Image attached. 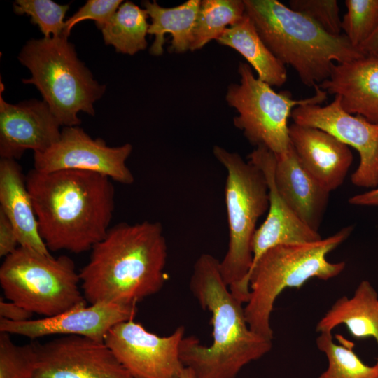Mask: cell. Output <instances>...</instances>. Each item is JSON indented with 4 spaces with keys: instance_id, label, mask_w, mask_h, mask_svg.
I'll return each mask as SVG.
<instances>
[{
    "instance_id": "cell-1",
    "label": "cell",
    "mask_w": 378,
    "mask_h": 378,
    "mask_svg": "<svg viewBox=\"0 0 378 378\" xmlns=\"http://www.w3.org/2000/svg\"><path fill=\"white\" fill-rule=\"evenodd\" d=\"M25 180L49 251L80 253L105 237L115 208L111 178L88 171L32 169Z\"/></svg>"
},
{
    "instance_id": "cell-35",
    "label": "cell",
    "mask_w": 378,
    "mask_h": 378,
    "mask_svg": "<svg viewBox=\"0 0 378 378\" xmlns=\"http://www.w3.org/2000/svg\"><path fill=\"white\" fill-rule=\"evenodd\" d=\"M374 49H378V27L370 38L360 48V50L362 52Z\"/></svg>"
},
{
    "instance_id": "cell-25",
    "label": "cell",
    "mask_w": 378,
    "mask_h": 378,
    "mask_svg": "<svg viewBox=\"0 0 378 378\" xmlns=\"http://www.w3.org/2000/svg\"><path fill=\"white\" fill-rule=\"evenodd\" d=\"M246 15L244 1H201L193 31L190 50L201 49L218 40L225 29L239 22Z\"/></svg>"
},
{
    "instance_id": "cell-9",
    "label": "cell",
    "mask_w": 378,
    "mask_h": 378,
    "mask_svg": "<svg viewBox=\"0 0 378 378\" xmlns=\"http://www.w3.org/2000/svg\"><path fill=\"white\" fill-rule=\"evenodd\" d=\"M239 84L227 88L225 99L238 115L233 119L236 127L253 146H264L276 155L286 154L291 147L288 120L297 106L321 104L328 93L318 85L315 94L295 99L290 92H275L272 86L253 75L249 64L240 62Z\"/></svg>"
},
{
    "instance_id": "cell-32",
    "label": "cell",
    "mask_w": 378,
    "mask_h": 378,
    "mask_svg": "<svg viewBox=\"0 0 378 378\" xmlns=\"http://www.w3.org/2000/svg\"><path fill=\"white\" fill-rule=\"evenodd\" d=\"M19 246L18 235L13 225L0 210V256L6 258Z\"/></svg>"
},
{
    "instance_id": "cell-30",
    "label": "cell",
    "mask_w": 378,
    "mask_h": 378,
    "mask_svg": "<svg viewBox=\"0 0 378 378\" xmlns=\"http://www.w3.org/2000/svg\"><path fill=\"white\" fill-rule=\"evenodd\" d=\"M290 8L309 18L326 32L340 35L342 20L337 0H290Z\"/></svg>"
},
{
    "instance_id": "cell-31",
    "label": "cell",
    "mask_w": 378,
    "mask_h": 378,
    "mask_svg": "<svg viewBox=\"0 0 378 378\" xmlns=\"http://www.w3.org/2000/svg\"><path fill=\"white\" fill-rule=\"evenodd\" d=\"M121 0H88L65 22L64 36L69 37L71 29L79 22L92 20L102 30L110 20L119 6Z\"/></svg>"
},
{
    "instance_id": "cell-14",
    "label": "cell",
    "mask_w": 378,
    "mask_h": 378,
    "mask_svg": "<svg viewBox=\"0 0 378 378\" xmlns=\"http://www.w3.org/2000/svg\"><path fill=\"white\" fill-rule=\"evenodd\" d=\"M136 307L99 302L78 305L59 314L15 323L0 319V332L36 339L49 335H79L104 342L116 324L133 319Z\"/></svg>"
},
{
    "instance_id": "cell-3",
    "label": "cell",
    "mask_w": 378,
    "mask_h": 378,
    "mask_svg": "<svg viewBox=\"0 0 378 378\" xmlns=\"http://www.w3.org/2000/svg\"><path fill=\"white\" fill-rule=\"evenodd\" d=\"M190 289L199 304L211 314L213 342L202 345L195 337H184L180 358L195 378H236L249 363L267 354L272 341L251 330L242 302L223 281L220 261L209 253L195 261Z\"/></svg>"
},
{
    "instance_id": "cell-7",
    "label": "cell",
    "mask_w": 378,
    "mask_h": 378,
    "mask_svg": "<svg viewBox=\"0 0 378 378\" xmlns=\"http://www.w3.org/2000/svg\"><path fill=\"white\" fill-rule=\"evenodd\" d=\"M18 59L31 74L23 83L36 86L61 126H78L80 111L94 115L93 104L106 87L93 78L67 37L31 39Z\"/></svg>"
},
{
    "instance_id": "cell-11",
    "label": "cell",
    "mask_w": 378,
    "mask_h": 378,
    "mask_svg": "<svg viewBox=\"0 0 378 378\" xmlns=\"http://www.w3.org/2000/svg\"><path fill=\"white\" fill-rule=\"evenodd\" d=\"M132 151L130 144L108 146L104 140L92 138L79 126L64 127L56 143L44 152L34 153V169L42 172L88 171L130 185L134 177L126 161Z\"/></svg>"
},
{
    "instance_id": "cell-10",
    "label": "cell",
    "mask_w": 378,
    "mask_h": 378,
    "mask_svg": "<svg viewBox=\"0 0 378 378\" xmlns=\"http://www.w3.org/2000/svg\"><path fill=\"white\" fill-rule=\"evenodd\" d=\"M184 337L183 326L160 337L130 319L114 326L104 342L133 378H180L184 368L180 344Z\"/></svg>"
},
{
    "instance_id": "cell-23",
    "label": "cell",
    "mask_w": 378,
    "mask_h": 378,
    "mask_svg": "<svg viewBox=\"0 0 378 378\" xmlns=\"http://www.w3.org/2000/svg\"><path fill=\"white\" fill-rule=\"evenodd\" d=\"M217 41L240 53L260 80L272 87H280L286 82V66L269 50L246 14L239 22L227 28Z\"/></svg>"
},
{
    "instance_id": "cell-8",
    "label": "cell",
    "mask_w": 378,
    "mask_h": 378,
    "mask_svg": "<svg viewBox=\"0 0 378 378\" xmlns=\"http://www.w3.org/2000/svg\"><path fill=\"white\" fill-rule=\"evenodd\" d=\"M74 261L19 246L4 258L0 284L8 300L50 317L86 304Z\"/></svg>"
},
{
    "instance_id": "cell-5",
    "label": "cell",
    "mask_w": 378,
    "mask_h": 378,
    "mask_svg": "<svg viewBox=\"0 0 378 378\" xmlns=\"http://www.w3.org/2000/svg\"><path fill=\"white\" fill-rule=\"evenodd\" d=\"M353 229L352 225L346 226L325 239L278 245L264 253L248 274L250 296L244 314L251 330L272 341L270 316L276 299L285 288H300L312 278L328 280L342 273L345 262H330L326 256L350 236Z\"/></svg>"
},
{
    "instance_id": "cell-13",
    "label": "cell",
    "mask_w": 378,
    "mask_h": 378,
    "mask_svg": "<svg viewBox=\"0 0 378 378\" xmlns=\"http://www.w3.org/2000/svg\"><path fill=\"white\" fill-rule=\"evenodd\" d=\"M36 345L35 378H133L103 341L64 335Z\"/></svg>"
},
{
    "instance_id": "cell-19",
    "label": "cell",
    "mask_w": 378,
    "mask_h": 378,
    "mask_svg": "<svg viewBox=\"0 0 378 378\" xmlns=\"http://www.w3.org/2000/svg\"><path fill=\"white\" fill-rule=\"evenodd\" d=\"M274 178L277 191L291 210L318 232L330 192L302 167L292 145L286 154L276 155Z\"/></svg>"
},
{
    "instance_id": "cell-22",
    "label": "cell",
    "mask_w": 378,
    "mask_h": 378,
    "mask_svg": "<svg viewBox=\"0 0 378 378\" xmlns=\"http://www.w3.org/2000/svg\"><path fill=\"white\" fill-rule=\"evenodd\" d=\"M200 4V0H188L177 6L165 8L156 1H142L151 20L148 34L155 36L150 54L159 56L163 53L165 34L172 36L170 47L172 51L182 53L190 50Z\"/></svg>"
},
{
    "instance_id": "cell-16",
    "label": "cell",
    "mask_w": 378,
    "mask_h": 378,
    "mask_svg": "<svg viewBox=\"0 0 378 378\" xmlns=\"http://www.w3.org/2000/svg\"><path fill=\"white\" fill-rule=\"evenodd\" d=\"M248 161L263 172L270 193L267 216L262 225L257 228L252 240V267L264 253L276 246L312 242L321 239L319 232L305 225L277 191L274 178L275 154L264 146H258L248 155Z\"/></svg>"
},
{
    "instance_id": "cell-33",
    "label": "cell",
    "mask_w": 378,
    "mask_h": 378,
    "mask_svg": "<svg viewBox=\"0 0 378 378\" xmlns=\"http://www.w3.org/2000/svg\"><path fill=\"white\" fill-rule=\"evenodd\" d=\"M33 313L12 301L0 300V316L1 318L15 322L20 323L32 319Z\"/></svg>"
},
{
    "instance_id": "cell-20",
    "label": "cell",
    "mask_w": 378,
    "mask_h": 378,
    "mask_svg": "<svg viewBox=\"0 0 378 378\" xmlns=\"http://www.w3.org/2000/svg\"><path fill=\"white\" fill-rule=\"evenodd\" d=\"M0 210L13 225L20 246L41 253H50L39 233L25 176L15 160L1 158L0 160Z\"/></svg>"
},
{
    "instance_id": "cell-21",
    "label": "cell",
    "mask_w": 378,
    "mask_h": 378,
    "mask_svg": "<svg viewBox=\"0 0 378 378\" xmlns=\"http://www.w3.org/2000/svg\"><path fill=\"white\" fill-rule=\"evenodd\" d=\"M340 325H344L354 338L373 337L378 346V294L370 281H362L351 298H339L318 322L316 330L332 332Z\"/></svg>"
},
{
    "instance_id": "cell-17",
    "label": "cell",
    "mask_w": 378,
    "mask_h": 378,
    "mask_svg": "<svg viewBox=\"0 0 378 378\" xmlns=\"http://www.w3.org/2000/svg\"><path fill=\"white\" fill-rule=\"evenodd\" d=\"M292 147L302 167L328 192L344 181L354 160L349 146L318 128L289 125Z\"/></svg>"
},
{
    "instance_id": "cell-15",
    "label": "cell",
    "mask_w": 378,
    "mask_h": 378,
    "mask_svg": "<svg viewBox=\"0 0 378 378\" xmlns=\"http://www.w3.org/2000/svg\"><path fill=\"white\" fill-rule=\"evenodd\" d=\"M3 88L1 82V158L19 159L27 150L44 152L59 140L61 125L44 101L10 104L2 97Z\"/></svg>"
},
{
    "instance_id": "cell-29",
    "label": "cell",
    "mask_w": 378,
    "mask_h": 378,
    "mask_svg": "<svg viewBox=\"0 0 378 378\" xmlns=\"http://www.w3.org/2000/svg\"><path fill=\"white\" fill-rule=\"evenodd\" d=\"M70 4L60 5L51 0H17L13 10L18 15H27L31 22L38 25L44 38L64 36L65 15Z\"/></svg>"
},
{
    "instance_id": "cell-36",
    "label": "cell",
    "mask_w": 378,
    "mask_h": 378,
    "mask_svg": "<svg viewBox=\"0 0 378 378\" xmlns=\"http://www.w3.org/2000/svg\"><path fill=\"white\" fill-rule=\"evenodd\" d=\"M180 378H195L192 371L188 368L184 367Z\"/></svg>"
},
{
    "instance_id": "cell-12",
    "label": "cell",
    "mask_w": 378,
    "mask_h": 378,
    "mask_svg": "<svg viewBox=\"0 0 378 378\" xmlns=\"http://www.w3.org/2000/svg\"><path fill=\"white\" fill-rule=\"evenodd\" d=\"M290 117L295 124L324 130L356 149L360 155V163L351 175V183L370 190L378 187V123L346 112L337 95L324 106H297Z\"/></svg>"
},
{
    "instance_id": "cell-4",
    "label": "cell",
    "mask_w": 378,
    "mask_h": 378,
    "mask_svg": "<svg viewBox=\"0 0 378 378\" xmlns=\"http://www.w3.org/2000/svg\"><path fill=\"white\" fill-rule=\"evenodd\" d=\"M245 13L272 54L290 66L307 87L328 79L334 62H347L363 52L346 36L332 35L304 15L276 0H244Z\"/></svg>"
},
{
    "instance_id": "cell-34",
    "label": "cell",
    "mask_w": 378,
    "mask_h": 378,
    "mask_svg": "<svg viewBox=\"0 0 378 378\" xmlns=\"http://www.w3.org/2000/svg\"><path fill=\"white\" fill-rule=\"evenodd\" d=\"M349 202L357 206H378V187L350 197Z\"/></svg>"
},
{
    "instance_id": "cell-26",
    "label": "cell",
    "mask_w": 378,
    "mask_h": 378,
    "mask_svg": "<svg viewBox=\"0 0 378 378\" xmlns=\"http://www.w3.org/2000/svg\"><path fill=\"white\" fill-rule=\"evenodd\" d=\"M328 359L327 369L318 378H378V364H365L354 351V344H337L332 332H323L316 340Z\"/></svg>"
},
{
    "instance_id": "cell-24",
    "label": "cell",
    "mask_w": 378,
    "mask_h": 378,
    "mask_svg": "<svg viewBox=\"0 0 378 378\" xmlns=\"http://www.w3.org/2000/svg\"><path fill=\"white\" fill-rule=\"evenodd\" d=\"M148 17L146 10L133 2L122 3L102 29L104 43L113 46L117 52L130 55L146 49Z\"/></svg>"
},
{
    "instance_id": "cell-6",
    "label": "cell",
    "mask_w": 378,
    "mask_h": 378,
    "mask_svg": "<svg viewBox=\"0 0 378 378\" xmlns=\"http://www.w3.org/2000/svg\"><path fill=\"white\" fill-rule=\"evenodd\" d=\"M213 153L227 171L225 198L229 243L220 261V271L232 295L246 303L253 259L251 244L257 222L269 209V187L260 169L239 154L219 146L214 147Z\"/></svg>"
},
{
    "instance_id": "cell-27",
    "label": "cell",
    "mask_w": 378,
    "mask_h": 378,
    "mask_svg": "<svg viewBox=\"0 0 378 378\" xmlns=\"http://www.w3.org/2000/svg\"><path fill=\"white\" fill-rule=\"evenodd\" d=\"M341 27L351 45L360 49L378 27V0H346Z\"/></svg>"
},
{
    "instance_id": "cell-2",
    "label": "cell",
    "mask_w": 378,
    "mask_h": 378,
    "mask_svg": "<svg viewBox=\"0 0 378 378\" xmlns=\"http://www.w3.org/2000/svg\"><path fill=\"white\" fill-rule=\"evenodd\" d=\"M167 259L160 222L120 223L93 246L79 272L84 298L90 304L136 307L163 288Z\"/></svg>"
},
{
    "instance_id": "cell-28",
    "label": "cell",
    "mask_w": 378,
    "mask_h": 378,
    "mask_svg": "<svg viewBox=\"0 0 378 378\" xmlns=\"http://www.w3.org/2000/svg\"><path fill=\"white\" fill-rule=\"evenodd\" d=\"M37 364L36 343L18 345L0 333V378H35Z\"/></svg>"
},
{
    "instance_id": "cell-18",
    "label": "cell",
    "mask_w": 378,
    "mask_h": 378,
    "mask_svg": "<svg viewBox=\"0 0 378 378\" xmlns=\"http://www.w3.org/2000/svg\"><path fill=\"white\" fill-rule=\"evenodd\" d=\"M354 60L335 64L330 77L318 86L338 96L342 107L378 123V49Z\"/></svg>"
}]
</instances>
